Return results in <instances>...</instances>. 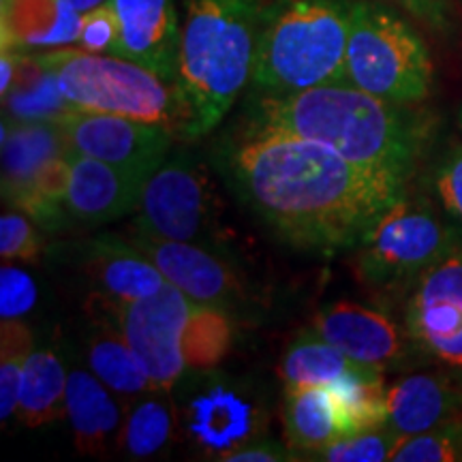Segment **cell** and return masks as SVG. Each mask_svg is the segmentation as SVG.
<instances>
[{
    "mask_svg": "<svg viewBox=\"0 0 462 462\" xmlns=\"http://www.w3.org/2000/svg\"><path fill=\"white\" fill-rule=\"evenodd\" d=\"M218 163L238 198L281 240L315 253L360 245L404 198L407 184L323 143L246 126L223 143Z\"/></svg>",
    "mask_w": 462,
    "mask_h": 462,
    "instance_id": "1",
    "label": "cell"
},
{
    "mask_svg": "<svg viewBox=\"0 0 462 462\" xmlns=\"http://www.w3.org/2000/svg\"><path fill=\"white\" fill-rule=\"evenodd\" d=\"M246 129L285 133L323 143L366 170L407 180L424 152L430 123L401 106L340 82L291 95H259L246 107Z\"/></svg>",
    "mask_w": 462,
    "mask_h": 462,
    "instance_id": "2",
    "label": "cell"
},
{
    "mask_svg": "<svg viewBox=\"0 0 462 462\" xmlns=\"http://www.w3.org/2000/svg\"><path fill=\"white\" fill-rule=\"evenodd\" d=\"M265 0H182L176 88L180 135L204 137L253 78Z\"/></svg>",
    "mask_w": 462,
    "mask_h": 462,
    "instance_id": "3",
    "label": "cell"
},
{
    "mask_svg": "<svg viewBox=\"0 0 462 462\" xmlns=\"http://www.w3.org/2000/svg\"><path fill=\"white\" fill-rule=\"evenodd\" d=\"M351 0H274L263 9L251 82L291 95L345 82Z\"/></svg>",
    "mask_w": 462,
    "mask_h": 462,
    "instance_id": "4",
    "label": "cell"
},
{
    "mask_svg": "<svg viewBox=\"0 0 462 462\" xmlns=\"http://www.w3.org/2000/svg\"><path fill=\"white\" fill-rule=\"evenodd\" d=\"M54 71L65 99L82 112L126 116L170 126L180 135L182 103L176 84L116 54L56 48L31 54Z\"/></svg>",
    "mask_w": 462,
    "mask_h": 462,
    "instance_id": "5",
    "label": "cell"
},
{
    "mask_svg": "<svg viewBox=\"0 0 462 462\" xmlns=\"http://www.w3.org/2000/svg\"><path fill=\"white\" fill-rule=\"evenodd\" d=\"M345 82L379 99L418 106L432 88L429 45L383 3L351 0Z\"/></svg>",
    "mask_w": 462,
    "mask_h": 462,
    "instance_id": "6",
    "label": "cell"
},
{
    "mask_svg": "<svg viewBox=\"0 0 462 462\" xmlns=\"http://www.w3.org/2000/svg\"><path fill=\"white\" fill-rule=\"evenodd\" d=\"M356 248V273L364 285L390 289L415 282L454 253L458 236L437 217L429 201L401 198Z\"/></svg>",
    "mask_w": 462,
    "mask_h": 462,
    "instance_id": "7",
    "label": "cell"
},
{
    "mask_svg": "<svg viewBox=\"0 0 462 462\" xmlns=\"http://www.w3.org/2000/svg\"><path fill=\"white\" fill-rule=\"evenodd\" d=\"M193 304V300L170 282L152 296L133 302L90 298V310L109 317L118 326L126 343L140 356L152 390L163 392H171L187 373L182 334Z\"/></svg>",
    "mask_w": 462,
    "mask_h": 462,
    "instance_id": "8",
    "label": "cell"
},
{
    "mask_svg": "<svg viewBox=\"0 0 462 462\" xmlns=\"http://www.w3.org/2000/svg\"><path fill=\"white\" fill-rule=\"evenodd\" d=\"M199 374L178 409V424L195 452L225 462L229 454L263 439L268 413L248 385L217 371Z\"/></svg>",
    "mask_w": 462,
    "mask_h": 462,
    "instance_id": "9",
    "label": "cell"
},
{
    "mask_svg": "<svg viewBox=\"0 0 462 462\" xmlns=\"http://www.w3.org/2000/svg\"><path fill=\"white\" fill-rule=\"evenodd\" d=\"M404 326L424 360L462 381V248L413 282Z\"/></svg>",
    "mask_w": 462,
    "mask_h": 462,
    "instance_id": "10",
    "label": "cell"
},
{
    "mask_svg": "<svg viewBox=\"0 0 462 462\" xmlns=\"http://www.w3.org/2000/svg\"><path fill=\"white\" fill-rule=\"evenodd\" d=\"M212 218L215 195L206 171L184 157H176L148 178L133 229L199 245L212 229Z\"/></svg>",
    "mask_w": 462,
    "mask_h": 462,
    "instance_id": "11",
    "label": "cell"
},
{
    "mask_svg": "<svg viewBox=\"0 0 462 462\" xmlns=\"http://www.w3.org/2000/svg\"><path fill=\"white\" fill-rule=\"evenodd\" d=\"M56 125L78 152L146 176H152L165 163L173 142L170 126L116 114L73 109L58 118Z\"/></svg>",
    "mask_w": 462,
    "mask_h": 462,
    "instance_id": "12",
    "label": "cell"
},
{
    "mask_svg": "<svg viewBox=\"0 0 462 462\" xmlns=\"http://www.w3.org/2000/svg\"><path fill=\"white\" fill-rule=\"evenodd\" d=\"M310 330L337 346L351 360L377 371H402L424 360L407 326L396 323L383 310L354 302H334L317 310Z\"/></svg>",
    "mask_w": 462,
    "mask_h": 462,
    "instance_id": "13",
    "label": "cell"
},
{
    "mask_svg": "<svg viewBox=\"0 0 462 462\" xmlns=\"http://www.w3.org/2000/svg\"><path fill=\"white\" fill-rule=\"evenodd\" d=\"M126 240L157 265L170 285L180 289L195 304L229 309L231 304L240 302L242 285L238 276L221 257L198 242L157 238L137 229H131Z\"/></svg>",
    "mask_w": 462,
    "mask_h": 462,
    "instance_id": "14",
    "label": "cell"
},
{
    "mask_svg": "<svg viewBox=\"0 0 462 462\" xmlns=\"http://www.w3.org/2000/svg\"><path fill=\"white\" fill-rule=\"evenodd\" d=\"M69 189L65 208L71 221L106 225L140 206L146 173L123 170L69 148Z\"/></svg>",
    "mask_w": 462,
    "mask_h": 462,
    "instance_id": "15",
    "label": "cell"
},
{
    "mask_svg": "<svg viewBox=\"0 0 462 462\" xmlns=\"http://www.w3.org/2000/svg\"><path fill=\"white\" fill-rule=\"evenodd\" d=\"M71 248L75 265L95 285V296L114 302H133L161 291L167 279L126 236H95L75 242Z\"/></svg>",
    "mask_w": 462,
    "mask_h": 462,
    "instance_id": "16",
    "label": "cell"
},
{
    "mask_svg": "<svg viewBox=\"0 0 462 462\" xmlns=\"http://www.w3.org/2000/svg\"><path fill=\"white\" fill-rule=\"evenodd\" d=\"M120 22L116 56L150 69L176 84L180 17L176 0H112Z\"/></svg>",
    "mask_w": 462,
    "mask_h": 462,
    "instance_id": "17",
    "label": "cell"
},
{
    "mask_svg": "<svg viewBox=\"0 0 462 462\" xmlns=\"http://www.w3.org/2000/svg\"><path fill=\"white\" fill-rule=\"evenodd\" d=\"M385 426L398 437L421 435L462 418V381L449 373H411L385 390Z\"/></svg>",
    "mask_w": 462,
    "mask_h": 462,
    "instance_id": "18",
    "label": "cell"
},
{
    "mask_svg": "<svg viewBox=\"0 0 462 462\" xmlns=\"http://www.w3.org/2000/svg\"><path fill=\"white\" fill-rule=\"evenodd\" d=\"M67 418L73 430L75 449L82 456H103L118 441L123 409L116 394L92 371L69 368Z\"/></svg>",
    "mask_w": 462,
    "mask_h": 462,
    "instance_id": "19",
    "label": "cell"
},
{
    "mask_svg": "<svg viewBox=\"0 0 462 462\" xmlns=\"http://www.w3.org/2000/svg\"><path fill=\"white\" fill-rule=\"evenodd\" d=\"M82 14L69 0H3V48L56 50L79 42Z\"/></svg>",
    "mask_w": 462,
    "mask_h": 462,
    "instance_id": "20",
    "label": "cell"
},
{
    "mask_svg": "<svg viewBox=\"0 0 462 462\" xmlns=\"http://www.w3.org/2000/svg\"><path fill=\"white\" fill-rule=\"evenodd\" d=\"M65 133L56 123L3 120V198L14 201L34 182L50 161L67 154Z\"/></svg>",
    "mask_w": 462,
    "mask_h": 462,
    "instance_id": "21",
    "label": "cell"
},
{
    "mask_svg": "<svg viewBox=\"0 0 462 462\" xmlns=\"http://www.w3.org/2000/svg\"><path fill=\"white\" fill-rule=\"evenodd\" d=\"M90 317L95 321L86 340V360L90 371L125 401H135L137 396L152 390V381L140 356L126 343L118 326L97 310H90Z\"/></svg>",
    "mask_w": 462,
    "mask_h": 462,
    "instance_id": "22",
    "label": "cell"
},
{
    "mask_svg": "<svg viewBox=\"0 0 462 462\" xmlns=\"http://www.w3.org/2000/svg\"><path fill=\"white\" fill-rule=\"evenodd\" d=\"M178 429V407L171 392L150 390L131 401L116 446L125 458L148 460L171 446Z\"/></svg>",
    "mask_w": 462,
    "mask_h": 462,
    "instance_id": "23",
    "label": "cell"
},
{
    "mask_svg": "<svg viewBox=\"0 0 462 462\" xmlns=\"http://www.w3.org/2000/svg\"><path fill=\"white\" fill-rule=\"evenodd\" d=\"M69 368L51 349H34L24 364L17 420L28 429L54 424L67 415Z\"/></svg>",
    "mask_w": 462,
    "mask_h": 462,
    "instance_id": "24",
    "label": "cell"
},
{
    "mask_svg": "<svg viewBox=\"0 0 462 462\" xmlns=\"http://www.w3.org/2000/svg\"><path fill=\"white\" fill-rule=\"evenodd\" d=\"M282 421H285L287 446L296 454L315 456L338 437H343L332 392L323 385L287 388Z\"/></svg>",
    "mask_w": 462,
    "mask_h": 462,
    "instance_id": "25",
    "label": "cell"
},
{
    "mask_svg": "<svg viewBox=\"0 0 462 462\" xmlns=\"http://www.w3.org/2000/svg\"><path fill=\"white\" fill-rule=\"evenodd\" d=\"M371 366L351 360L337 346L323 340L313 330H304L293 338L279 362V377L287 388L300 385H334L351 374L368 371Z\"/></svg>",
    "mask_w": 462,
    "mask_h": 462,
    "instance_id": "26",
    "label": "cell"
},
{
    "mask_svg": "<svg viewBox=\"0 0 462 462\" xmlns=\"http://www.w3.org/2000/svg\"><path fill=\"white\" fill-rule=\"evenodd\" d=\"M5 118L15 123H56L73 112L65 99L54 71L39 65L31 54L20 51V69L7 95L3 97Z\"/></svg>",
    "mask_w": 462,
    "mask_h": 462,
    "instance_id": "27",
    "label": "cell"
},
{
    "mask_svg": "<svg viewBox=\"0 0 462 462\" xmlns=\"http://www.w3.org/2000/svg\"><path fill=\"white\" fill-rule=\"evenodd\" d=\"M234 345V323L227 309L217 304H193L182 334L187 371H217Z\"/></svg>",
    "mask_w": 462,
    "mask_h": 462,
    "instance_id": "28",
    "label": "cell"
},
{
    "mask_svg": "<svg viewBox=\"0 0 462 462\" xmlns=\"http://www.w3.org/2000/svg\"><path fill=\"white\" fill-rule=\"evenodd\" d=\"M392 460L458 462L462 460V418L421 435L398 439Z\"/></svg>",
    "mask_w": 462,
    "mask_h": 462,
    "instance_id": "29",
    "label": "cell"
},
{
    "mask_svg": "<svg viewBox=\"0 0 462 462\" xmlns=\"http://www.w3.org/2000/svg\"><path fill=\"white\" fill-rule=\"evenodd\" d=\"M396 432H392L388 426L379 429L354 432V435H343L330 446H326L321 452L313 456V460L328 462H383L392 460L394 448L398 443Z\"/></svg>",
    "mask_w": 462,
    "mask_h": 462,
    "instance_id": "30",
    "label": "cell"
},
{
    "mask_svg": "<svg viewBox=\"0 0 462 462\" xmlns=\"http://www.w3.org/2000/svg\"><path fill=\"white\" fill-rule=\"evenodd\" d=\"M43 251V240L31 217L5 212L0 217V255L5 262H34Z\"/></svg>",
    "mask_w": 462,
    "mask_h": 462,
    "instance_id": "31",
    "label": "cell"
},
{
    "mask_svg": "<svg viewBox=\"0 0 462 462\" xmlns=\"http://www.w3.org/2000/svg\"><path fill=\"white\" fill-rule=\"evenodd\" d=\"M37 304V285L26 270L5 262L0 268V317L22 319Z\"/></svg>",
    "mask_w": 462,
    "mask_h": 462,
    "instance_id": "32",
    "label": "cell"
},
{
    "mask_svg": "<svg viewBox=\"0 0 462 462\" xmlns=\"http://www.w3.org/2000/svg\"><path fill=\"white\" fill-rule=\"evenodd\" d=\"M120 39V22L112 0L82 14L79 48L92 54H116Z\"/></svg>",
    "mask_w": 462,
    "mask_h": 462,
    "instance_id": "33",
    "label": "cell"
},
{
    "mask_svg": "<svg viewBox=\"0 0 462 462\" xmlns=\"http://www.w3.org/2000/svg\"><path fill=\"white\" fill-rule=\"evenodd\" d=\"M435 189L443 210L462 225V146L449 150L448 157L439 165Z\"/></svg>",
    "mask_w": 462,
    "mask_h": 462,
    "instance_id": "34",
    "label": "cell"
},
{
    "mask_svg": "<svg viewBox=\"0 0 462 462\" xmlns=\"http://www.w3.org/2000/svg\"><path fill=\"white\" fill-rule=\"evenodd\" d=\"M32 351L0 349V420L3 421L17 413L22 374H24V364Z\"/></svg>",
    "mask_w": 462,
    "mask_h": 462,
    "instance_id": "35",
    "label": "cell"
},
{
    "mask_svg": "<svg viewBox=\"0 0 462 462\" xmlns=\"http://www.w3.org/2000/svg\"><path fill=\"white\" fill-rule=\"evenodd\" d=\"M398 7L413 15L435 32H449L452 28V11H449L448 0H390Z\"/></svg>",
    "mask_w": 462,
    "mask_h": 462,
    "instance_id": "36",
    "label": "cell"
},
{
    "mask_svg": "<svg viewBox=\"0 0 462 462\" xmlns=\"http://www.w3.org/2000/svg\"><path fill=\"white\" fill-rule=\"evenodd\" d=\"M291 448H282L281 443L273 441V439H257V441L248 443V446L240 448L238 452L229 454L225 462H289L298 460Z\"/></svg>",
    "mask_w": 462,
    "mask_h": 462,
    "instance_id": "37",
    "label": "cell"
},
{
    "mask_svg": "<svg viewBox=\"0 0 462 462\" xmlns=\"http://www.w3.org/2000/svg\"><path fill=\"white\" fill-rule=\"evenodd\" d=\"M69 3H71L73 7L79 11V14H86V11L99 7V5H103V3H109V0H69Z\"/></svg>",
    "mask_w": 462,
    "mask_h": 462,
    "instance_id": "38",
    "label": "cell"
}]
</instances>
